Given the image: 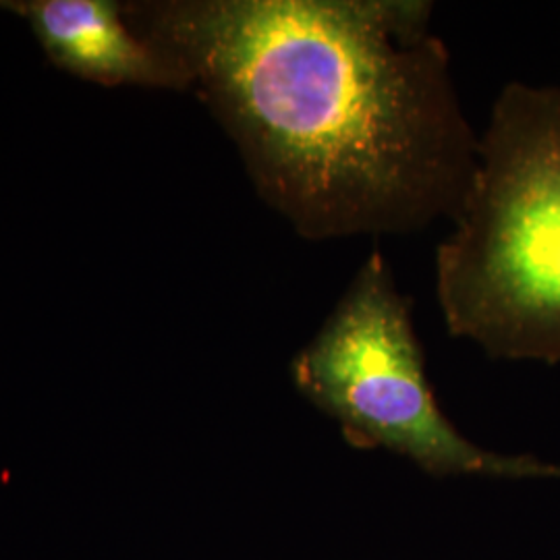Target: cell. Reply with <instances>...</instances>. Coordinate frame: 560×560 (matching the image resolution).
<instances>
[{
	"label": "cell",
	"mask_w": 560,
	"mask_h": 560,
	"mask_svg": "<svg viewBox=\"0 0 560 560\" xmlns=\"http://www.w3.org/2000/svg\"><path fill=\"white\" fill-rule=\"evenodd\" d=\"M421 0H175L133 9L307 241L455 221L478 171L451 52Z\"/></svg>",
	"instance_id": "1"
},
{
	"label": "cell",
	"mask_w": 560,
	"mask_h": 560,
	"mask_svg": "<svg viewBox=\"0 0 560 560\" xmlns=\"http://www.w3.org/2000/svg\"><path fill=\"white\" fill-rule=\"evenodd\" d=\"M436 249L448 335L494 360L560 361V88H502Z\"/></svg>",
	"instance_id": "2"
},
{
	"label": "cell",
	"mask_w": 560,
	"mask_h": 560,
	"mask_svg": "<svg viewBox=\"0 0 560 560\" xmlns=\"http://www.w3.org/2000/svg\"><path fill=\"white\" fill-rule=\"evenodd\" d=\"M291 378L300 395L339 423L351 446L395 453L434 478L560 480L557 463L486 451L442 413L425 374L411 301L378 249L293 358Z\"/></svg>",
	"instance_id": "3"
},
{
	"label": "cell",
	"mask_w": 560,
	"mask_h": 560,
	"mask_svg": "<svg viewBox=\"0 0 560 560\" xmlns=\"http://www.w3.org/2000/svg\"><path fill=\"white\" fill-rule=\"evenodd\" d=\"M30 21L60 69L104 85L191 90L179 67L122 20L106 0H30L2 4Z\"/></svg>",
	"instance_id": "4"
}]
</instances>
